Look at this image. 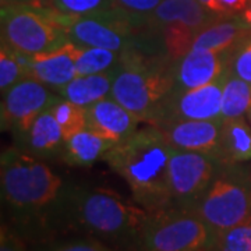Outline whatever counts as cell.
Listing matches in <instances>:
<instances>
[{"label":"cell","mask_w":251,"mask_h":251,"mask_svg":"<svg viewBox=\"0 0 251 251\" xmlns=\"http://www.w3.org/2000/svg\"><path fill=\"white\" fill-rule=\"evenodd\" d=\"M251 161V123L247 116L222 120L219 165Z\"/></svg>","instance_id":"obj_21"},{"label":"cell","mask_w":251,"mask_h":251,"mask_svg":"<svg viewBox=\"0 0 251 251\" xmlns=\"http://www.w3.org/2000/svg\"><path fill=\"white\" fill-rule=\"evenodd\" d=\"M148 211L108 187L70 184L63 226L119 247L140 246Z\"/></svg>","instance_id":"obj_3"},{"label":"cell","mask_w":251,"mask_h":251,"mask_svg":"<svg viewBox=\"0 0 251 251\" xmlns=\"http://www.w3.org/2000/svg\"><path fill=\"white\" fill-rule=\"evenodd\" d=\"M113 145L115 143L106 137L91 128H85L66 141L60 159L69 166L85 168L103 159Z\"/></svg>","instance_id":"obj_20"},{"label":"cell","mask_w":251,"mask_h":251,"mask_svg":"<svg viewBox=\"0 0 251 251\" xmlns=\"http://www.w3.org/2000/svg\"><path fill=\"white\" fill-rule=\"evenodd\" d=\"M173 151L161 128L148 125L115 144L103 161L127 183L133 201L155 212L173 206L168 179Z\"/></svg>","instance_id":"obj_2"},{"label":"cell","mask_w":251,"mask_h":251,"mask_svg":"<svg viewBox=\"0 0 251 251\" xmlns=\"http://www.w3.org/2000/svg\"><path fill=\"white\" fill-rule=\"evenodd\" d=\"M226 72L251 84V34L226 53Z\"/></svg>","instance_id":"obj_28"},{"label":"cell","mask_w":251,"mask_h":251,"mask_svg":"<svg viewBox=\"0 0 251 251\" xmlns=\"http://www.w3.org/2000/svg\"><path fill=\"white\" fill-rule=\"evenodd\" d=\"M226 72V53L190 49L175 67V90L187 91L211 84Z\"/></svg>","instance_id":"obj_13"},{"label":"cell","mask_w":251,"mask_h":251,"mask_svg":"<svg viewBox=\"0 0 251 251\" xmlns=\"http://www.w3.org/2000/svg\"><path fill=\"white\" fill-rule=\"evenodd\" d=\"M14 140L16 148L42 161L62 158L66 145L62 128L50 109L36 117L27 131L16 135Z\"/></svg>","instance_id":"obj_15"},{"label":"cell","mask_w":251,"mask_h":251,"mask_svg":"<svg viewBox=\"0 0 251 251\" xmlns=\"http://www.w3.org/2000/svg\"><path fill=\"white\" fill-rule=\"evenodd\" d=\"M237 17L240 18V20L243 21V24H244V25L251 31V4L247 7V9L244 10V11H243L242 14H239Z\"/></svg>","instance_id":"obj_33"},{"label":"cell","mask_w":251,"mask_h":251,"mask_svg":"<svg viewBox=\"0 0 251 251\" xmlns=\"http://www.w3.org/2000/svg\"><path fill=\"white\" fill-rule=\"evenodd\" d=\"M28 78L27 56L17 53L4 42H0V91L4 94L18 81Z\"/></svg>","instance_id":"obj_26"},{"label":"cell","mask_w":251,"mask_h":251,"mask_svg":"<svg viewBox=\"0 0 251 251\" xmlns=\"http://www.w3.org/2000/svg\"><path fill=\"white\" fill-rule=\"evenodd\" d=\"M116 73L117 67H115L112 70L98 74L77 75L74 80L56 92L64 99L72 100L73 103H77L82 108H90L91 105L110 97Z\"/></svg>","instance_id":"obj_18"},{"label":"cell","mask_w":251,"mask_h":251,"mask_svg":"<svg viewBox=\"0 0 251 251\" xmlns=\"http://www.w3.org/2000/svg\"><path fill=\"white\" fill-rule=\"evenodd\" d=\"M251 109V84L225 72L221 119H234L247 116Z\"/></svg>","instance_id":"obj_22"},{"label":"cell","mask_w":251,"mask_h":251,"mask_svg":"<svg viewBox=\"0 0 251 251\" xmlns=\"http://www.w3.org/2000/svg\"><path fill=\"white\" fill-rule=\"evenodd\" d=\"M36 3H38L39 6H44V7H45V0H36Z\"/></svg>","instance_id":"obj_36"},{"label":"cell","mask_w":251,"mask_h":251,"mask_svg":"<svg viewBox=\"0 0 251 251\" xmlns=\"http://www.w3.org/2000/svg\"><path fill=\"white\" fill-rule=\"evenodd\" d=\"M211 251H214V250H211Z\"/></svg>","instance_id":"obj_38"},{"label":"cell","mask_w":251,"mask_h":251,"mask_svg":"<svg viewBox=\"0 0 251 251\" xmlns=\"http://www.w3.org/2000/svg\"><path fill=\"white\" fill-rule=\"evenodd\" d=\"M88 128L115 144L125 141L138 130L140 119L117 100L108 97L87 108Z\"/></svg>","instance_id":"obj_17"},{"label":"cell","mask_w":251,"mask_h":251,"mask_svg":"<svg viewBox=\"0 0 251 251\" xmlns=\"http://www.w3.org/2000/svg\"><path fill=\"white\" fill-rule=\"evenodd\" d=\"M224 82L225 74L214 82L194 90L177 91L173 88L156 127L179 120H222Z\"/></svg>","instance_id":"obj_11"},{"label":"cell","mask_w":251,"mask_h":251,"mask_svg":"<svg viewBox=\"0 0 251 251\" xmlns=\"http://www.w3.org/2000/svg\"><path fill=\"white\" fill-rule=\"evenodd\" d=\"M45 7L63 17L95 16L113 10L115 0H45Z\"/></svg>","instance_id":"obj_25"},{"label":"cell","mask_w":251,"mask_h":251,"mask_svg":"<svg viewBox=\"0 0 251 251\" xmlns=\"http://www.w3.org/2000/svg\"><path fill=\"white\" fill-rule=\"evenodd\" d=\"M218 162L200 152L175 150L169 161V190L172 204L193 209L215 176Z\"/></svg>","instance_id":"obj_10"},{"label":"cell","mask_w":251,"mask_h":251,"mask_svg":"<svg viewBox=\"0 0 251 251\" xmlns=\"http://www.w3.org/2000/svg\"><path fill=\"white\" fill-rule=\"evenodd\" d=\"M0 251H27L23 236L4 222L0 227Z\"/></svg>","instance_id":"obj_32"},{"label":"cell","mask_w":251,"mask_h":251,"mask_svg":"<svg viewBox=\"0 0 251 251\" xmlns=\"http://www.w3.org/2000/svg\"><path fill=\"white\" fill-rule=\"evenodd\" d=\"M247 119H249V122L251 123V109L249 110V113H247Z\"/></svg>","instance_id":"obj_37"},{"label":"cell","mask_w":251,"mask_h":251,"mask_svg":"<svg viewBox=\"0 0 251 251\" xmlns=\"http://www.w3.org/2000/svg\"><path fill=\"white\" fill-rule=\"evenodd\" d=\"M161 1L162 0H115V6L145 23L147 17L158 7Z\"/></svg>","instance_id":"obj_30"},{"label":"cell","mask_w":251,"mask_h":251,"mask_svg":"<svg viewBox=\"0 0 251 251\" xmlns=\"http://www.w3.org/2000/svg\"><path fill=\"white\" fill-rule=\"evenodd\" d=\"M215 239V230L193 209L169 206L148 214L140 247L144 251H209Z\"/></svg>","instance_id":"obj_7"},{"label":"cell","mask_w":251,"mask_h":251,"mask_svg":"<svg viewBox=\"0 0 251 251\" xmlns=\"http://www.w3.org/2000/svg\"><path fill=\"white\" fill-rule=\"evenodd\" d=\"M198 1H200L208 11L212 13V7H214V1H215V0H198ZM212 14H214V13H212Z\"/></svg>","instance_id":"obj_35"},{"label":"cell","mask_w":251,"mask_h":251,"mask_svg":"<svg viewBox=\"0 0 251 251\" xmlns=\"http://www.w3.org/2000/svg\"><path fill=\"white\" fill-rule=\"evenodd\" d=\"M214 251H251V221L216 233Z\"/></svg>","instance_id":"obj_27"},{"label":"cell","mask_w":251,"mask_h":251,"mask_svg":"<svg viewBox=\"0 0 251 251\" xmlns=\"http://www.w3.org/2000/svg\"><path fill=\"white\" fill-rule=\"evenodd\" d=\"M57 123L63 131V137L67 141L73 135L88 128V115L87 108H82L72 100L59 97L50 108Z\"/></svg>","instance_id":"obj_24"},{"label":"cell","mask_w":251,"mask_h":251,"mask_svg":"<svg viewBox=\"0 0 251 251\" xmlns=\"http://www.w3.org/2000/svg\"><path fill=\"white\" fill-rule=\"evenodd\" d=\"M176 63L130 48L120 54L110 97L147 125L158 126L175 88Z\"/></svg>","instance_id":"obj_4"},{"label":"cell","mask_w":251,"mask_h":251,"mask_svg":"<svg viewBox=\"0 0 251 251\" xmlns=\"http://www.w3.org/2000/svg\"><path fill=\"white\" fill-rule=\"evenodd\" d=\"M44 251H117L95 237H82L69 242L54 243Z\"/></svg>","instance_id":"obj_29"},{"label":"cell","mask_w":251,"mask_h":251,"mask_svg":"<svg viewBox=\"0 0 251 251\" xmlns=\"http://www.w3.org/2000/svg\"><path fill=\"white\" fill-rule=\"evenodd\" d=\"M9 4H35L39 6L36 3V0H0V6H9Z\"/></svg>","instance_id":"obj_34"},{"label":"cell","mask_w":251,"mask_h":251,"mask_svg":"<svg viewBox=\"0 0 251 251\" xmlns=\"http://www.w3.org/2000/svg\"><path fill=\"white\" fill-rule=\"evenodd\" d=\"M221 125L222 120H179L159 128L175 150L204 153L219 163Z\"/></svg>","instance_id":"obj_12"},{"label":"cell","mask_w":251,"mask_h":251,"mask_svg":"<svg viewBox=\"0 0 251 251\" xmlns=\"http://www.w3.org/2000/svg\"><path fill=\"white\" fill-rule=\"evenodd\" d=\"M57 17L70 42L116 52L134 48L145 24L143 20L117 7L95 16L63 17L57 14Z\"/></svg>","instance_id":"obj_8"},{"label":"cell","mask_w":251,"mask_h":251,"mask_svg":"<svg viewBox=\"0 0 251 251\" xmlns=\"http://www.w3.org/2000/svg\"><path fill=\"white\" fill-rule=\"evenodd\" d=\"M209 251H211V250H209Z\"/></svg>","instance_id":"obj_39"},{"label":"cell","mask_w":251,"mask_h":251,"mask_svg":"<svg viewBox=\"0 0 251 251\" xmlns=\"http://www.w3.org/2000/svg\"><path fill=\"white\" fill-rule=\"evenodd\" d=\"M1 201L14 230L38 234L63 226L64 204L70 184L42 159L6 148L0 156Z\"/></svg>","instance_id":"obj_1"},{"label":"cell","mask_w":251,"mask_h":251,"mask_svg":"<svg viewBox=\"0 0 251 251\" xmlns=\"http://www.w3.org/2000/svg\"><path fill=\"white\" fill-rule=\"evenodd\" d=\"M0 35V42L28 57L50 52L69 42L57 14L35 4L3 6Z\"/></svg>","instance_id":"obj_6"},{"label":"cell","mask_w":251,"mask_h":251,"mask_svg":"<svg viewBox=\"0 0 251 251\" xmlns=\"http://www.w3.org/2000/svg\"><path fill=\"white\" fill-rule=\"evenodd\" d=\"M251 4V0H215L212 13L221 18L236 17Z\"/></svg>","instance_id":"obj_31"},{"label":"cell","mask_w":251,"mask_h":251,"mask_svg":"<svg viewBox=\"0 0 251 251\" xmlns=\"http://www.w3.org/2000/svg\"><path fill=\"white\" fill-rule=\"evenodd\" d=\"M74 44V42H73ZM122 52L109 50L102 48H91L75 44V69L78 75H90L98 73L108 72L117 67L120 62Z\"/></svg>","instance_id":"obj_23"},{"label":"cell","mask_w":251,"mask_h":251,"mask_svg":"<svg viewBox=\"0 0 251 251\" xmlns=\"http://www.w3.org/2000/svg\"><path fill=\"white\" fill-rule=\"evenodd\" d=\"M59 97L56 91L34 78L18 81L1 94V130L10 131L13 137L25 133L36 117L52 108Z\"/></svg>","instance_id":"obj_9"},{"label":"cell","mask_w":251,"mask_h":251,"mask_svg":"<svg viewBox=\"0 0 251 251\" xmlns=\"http://www.w3.org/2000/svg\"><path fill=\"white\" fill-rule=\"evenodd\" d=\"M75 44L67 42L60 48L45 53L27 56V74L49 88L57 91L67 85L78 74L75 69Z\"/></svg>","instance_id":"obj_14"},{"label":"cell","mask_w":251,"mask_h":251,"mask_svg":"<svg viewBox=\"0 0 251 251\" xmlns=\"http://www.w3.org/2000/svg\"><path fill=\"white\" fill-rule=\"evenodd\" d=\"M215 233L251 221V175L240 163L218 165L215 176L193 208Z\"/></svg>","instance_id":"obj_5"},{"label":"cell","mask_w":251,"mask_h":251,"mask_svg":"<svg viewBox=\"0 0 251 251\" xmlns=\"http://www.w3.org/2000/svg\"><path fill=\"white\" fill-rule=\"evenodd\" d=\"M251 31L237 17L219 18L198 32L191 49H206L221 53H227L242 39L250 35Z\"/></svg>","instance_id":"obj_19"},{"label":"cell","mask_w":251,"mask_h":251,"mask_svg":"<svg viewBox=\"0 0 251 251\" xmlns=\"http://www.w3.org/2000/svg\"><path fill=\"white\" fill-rule=\"evenodd\" d=\"M219 18L208 11L198 0H162L147 17L141 32H156L173 23L202 31Z\"/></svg>","instance_id":"obj_16"}]
</instances>
